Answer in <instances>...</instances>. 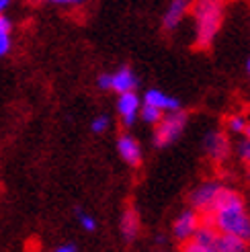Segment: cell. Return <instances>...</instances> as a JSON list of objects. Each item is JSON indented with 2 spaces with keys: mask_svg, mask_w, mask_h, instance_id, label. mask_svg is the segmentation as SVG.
<instances>
[{
  "mask_svg": "<svg viewBox=\"0 0 250 252\" xmlns=\"http://www.w3.org/2000/svg\"><path fill=\"white\" fill-rule=\"evenodd\" d=\"M47 2H56V4H76V0H47Z\"/></svg>",
  "mask_w": 250,
  "mask_h": 252,
  "instance_id": "23",
  "label": "cell"
},
{
  "mask_svg": "<svg viewBox=\"0 0 250 252\" xmlns=\"http://www.w3.org/2000/svg\"><path fill=\"white\" fill-rule=\"evenodd\" d=\"M185 125H187V113H183V109L164 113L162 119L154 125V144L158 148L170 146L181 137V133L185 131Z\"/></svg>",
  "mask_w": 250,
  "mask_h": 252,
  "instance_id": "3",
  "label": "cell"
},
{
  "mask_svg": "<svg viewBox=\"0 0 250 252\" xmlns=\"http://www.w3.org/2000/svg\"><path fill=\"white\" fill-rule=\"evenodd\" d=\"M142 100H144V103H150V105L158 107L160 111H164V113L181 111L183 109L179 98H174V96H170L166 93H162V91H158V88H150V91H146V94H144Z\"/></svg>",
  "mask_w": 250,
  "mask_h": 252,
  "instance_id": "11",
  "label": "cell"
},
{
  "mask_svg": "<svg viewBox=\"0 0 250 252\" xmlns=\"http://www.w3.org/2000/svg\"><path fill=\"white\" fill-rule=\"evenodd\" d=\"M121 234H123V240L125 242H133L137 234H140V218H137L135 209L127 207L121 218Z\"/></svg>",
  "mask_w": 250,
  "mask_h": 252,
  "instance_id": "13",
  "label": "cell"
},
{
  "mask_svg": "<svg viewBox=\"0 0 250 252\" xmlns=\"http://www.w3.org/2000/svg\"><path fill=\"white\" fill-rule=\"evenodd\" d=\"M203 148H205V154L214 160V162H223L230 152H232V146H230V140H228V135L223 133V131H209L205 135V140H203Z\"/></svg>",
  "mask_w": 250,
  "mask_h": 252,
  "instance_id": "6",
  "label": "cell"
},
{
  "mask_svg": "<svg viewBox=\"0 0 250 252\" xmlns=\"http://www.w3.org/2000/svg\"><path fill=\"white\" fill-rule=\"evenodd\" d=\"M56 250H58V252H76L78 248H76V244H62V246H58Z\"/></svg>",
  "mask_w": 250,
  "mask_h": 252,
  "instance_id": "22",
  "label": "cell"
},
{
  "mask_svg": "<svg viewBox=\"0 0 250 252\" xmlns=\"http://www.w3.org/2000/svg\"><path fill=\"white\" fill-rule=\"evenodd\" d=\"M191 15L195 23V45L207 49L221 29L223 0H193Z\"/></svg>",
  "mask_w": 250,
  "mask_h": 252,
  "instance_id": "2",
  "label": "cell"
},
{
  "mask_svg": "<svg viewBox=\"0 0 250 252\" xmlns=\"http://www.w3.org/2000/svg\"><path fill=\"white\" fill-rule=\"evenodd\" d=\"M107 127H109V117H107V115H98V117H94V121L91 123V129H93L94 133H103V131H107Z\"/></svg>",
  "mask_w": 250,
  "mask_h": 252,
  "instance_id": "20",
  "label": "cell"
},
{
  "mask_svg": "<svg viewBox=\"0 0 250 252\" xmlns=\"http://www.w3.org/2000/svg\"><path fill=\"white\" fill-rule=\"evenodd\" d=\"M162 115H164V111H160L158 107L150 105V103H144V100H142L140 115H137V117H142L144 123H148V125H156V123L162 119Z\"/></svg>",
  "mask_w": 250,
  "mask_h": 252,
  "instance_id": "15",
  "label": "cell"
},
{
  "mask_svg": "<svg viewBox=\"0 0 250 252\" xmlns=\"http://www.w3.org/2000/svg\"><path fill=\"white\" fill-rule=\"evenodd\" d=\"M246 125H248V119L244 115H240V113H234V115H230L226 119V129H228V133H234V135H244Z\"/></svg>",
  "mask_w": 250,
  "mask_h": 252,
  "instance_id": "16",
  "label": "cell"
},
{
  "mask_svg": "<svg viewBox=\"0 0 250 252\" xmlns=\"http://www.w3.org/2000/svg\"><path fill=\"white\" fill-rule=\"evenodd\" d=\"M199 223H201V216H199L195 209H187V211L181 213L177 220H174V223H172V236L183 244V242H187L195 234V230L199 228Z\"/></svg>",
  "mask_w": 250,
  "mask_h": 252,
  "instance_id": "7",
  "label": "cell"
},
{
  "mask_svg": "<svg viewBox=\"0 0 250 252\" xmlns=\"http://www.w3.org/2000/svg\"><path fill=\"white\" fill-rule=\"evenodd\" d=\"M236 152H238V158L244 162V164L250 166V137H244V140L238 144V148H236Z\"/></svg>",
  "mask_w": 250,
  "mask_h": 252,
  "instance_id": "18",
  "label": "cell"
},
{
  "mask_svg": "<svg viewBox=\"0 0 250 252\" xmlns=\"http://www.w3.org/2000/svg\"><path fill=\"white\" fill-rule=\"evenodd\" d=\"M135 86H137V76L129 68H121L115 74H111V91H115L117 94L135 91Z\"/></svg>",
  "mask_w": 250,
  "mask_h": 252,
  "instance_id": "12",
  "label": "cell"
},
{
  "mask_svg": "<svg viewBox=\"0 0 250 252\" xmlns=\"http://www.w3.org/2000/svg\"><path fill=\"white\" fill-rule=\"evenodd\" d=\"M191 4L193 0H170V4L164 10V17H162V25H164L166 31H174L179 25L185 21V17L191 12Z\"/></svg>",
  "mask_w": 250,
  "mask_h": 252,
  "instance_id": "9",
  "label": "cell"
},
{
  "mask_svg": "<svg viewBox=\"0 0 250 252\" xmlns=\"http://www.w3.org/2000/svg\"><path fill=\"white\" fill-rule=\"evenodd\" d=\"M78 221H80V225H82L86 232H94L96 230V221H94L93 216H89V213L78 211Z\"/></svg>",
  "mask_w": 250,
  "mask_h": 252,
  "instance_id": "19",
  "label": "cell"
},
{
  "mask_svg": "<svg viewBox=\"0 0 250 252\" xmlns=\"http://www.w3.org/2000/svg\"><path fill=\"white\" fill-rule=\"evenodd\" d=\"M221 187L223 185L218 183V181H205V183H201L199 187H195L191 197H189L191 207L199 213V216H205V213H209V209L214 207V203H216L218 193H219Z\"/></svg>",
  "mask_w": 250,
  "mask_h": 252,
  "instance_id": "5",
  "label": "cell"
},
{
  "mask_svg": "<svg viewBox=\"0 0 250 252\" xmlns=\"http://www.w3.org/2000/svg\"><path fill=\"white\" fill-rule=\"evenodd\" d=\"M218 234L219 232L211 223L201 221L199 228L195 230V234L187 242H183V250H187V252H216Z\"/></svg>",
  "mask_w": 250,
  "mask_h": 252,
  "instance_id": "4",
  "label": "cell"
},
{
  "mask_svg": "<svg viewBox=\"0 0 250 252\" xmlns=\"http://www.w3.org/2000/svg\"><path fill=\"white\" fill-rule=\"evenodd\" d=\"M140 107H142V98L137 96L135 91H127V93H121L119 100H117V113L123 121L125 127H131L135 123L137 115H140Z\"/></svg>",
  "mask_w": 250,
  "mask_h": 252,
  "instance_id": "8",
  "label": "cell"
},
{
  "mask_svg": "<svg viewBox=\"0 0 250 252\" xmlns=\"http://www.w3.org/2000/svg\"><path fill=\"white\" fill-rule=\"evenodd\" d=\"M96 84H98V88H103V91H111V74H101Z\"/></svg>",
  "mask_w": 250,
  "mask_h": 252,
  "instance_id": "21",
  "label": "cell"
},
{
  "mask_svg": "<svg viewBox=\"0 0 250 252\" xmlns=\"http://www.w3.org/2000/svg\"><path fill=\"white\" fill-rule=\"evenodd\" d=\"M246 74H248V78H250V58L246 60Z\"/></svg>",
  "mask_w": 250,
  "mask_h": 252,
  "instance_id": "25",
  "label": "cell"
},
{
  "mask_svg": "<svg viewBox=\"0 0 250 252\" xmlns=\"http://www.w3.org/2000/svg\"><path fill=\"white\" fill-rule=\"evenodd\" d=\"M8 33H10V21L0 15V56H4L8 52V47H10Z\"/></svg>",
  "mask_w": 250,
  "mask_h": 252,
  "instance_id": "17",
  "label": "cell"
},
{
  "mask_svg": "<svg viewBox=\"0 0 250 252\" xmlns=\"http://www.w3.org/2000/svg\"><path fill=\"white\" fill-rule=\"evenodd\" d=\"M248 250V240L234 234H218V244L216 252H246Z\"/></svg>",
  "mask_w": 250,
  "mask_h": 252,
  "instance_id": "14",
  "label": "cell"
},
{
  "mask_svg": "<svg viewBox=\"0 0 250 252\" xmlns=\"http://www.w3.org/2000/svg\"><path fill=\"white\" fill-rule=\"evenodd\" d=\"M8 6V0H0V15H2L4 12V8Z\"/></svg>",
  "mask_w": 250,
  "mask_h": 252,
  "instance_id": "24",
  "label": "cell"
},
{
  "mask_svg": "<svg viewBox=\"0 0 250 252\" xmlns=\"http://www.w3.org/2000/svg\"><path fill=\"white\" fill-rule=\"evenodd\" d=\"M117 152L119 156L127 162L129 166H140L142 164V146L133 135L123 133L117 140Z\"/></svg>",
  "mask_w": 250,
  "mask_h": 252,
  "instance_id": "10",
  "label": "cell"
},
{
  "mask_svg": "<svg viewBox=\"0 0 250 252\" xmlns=\"http://www.w3.org/2000/svg\"><path fill=\"white\" fill-rule=\"evenodd\" d=\"M248 179H250V172H248Z\"/></svg>",
  "mask_w": 250,
  "mask_h": 252,
  "instance_id": "26",
  "label": "cell"
},
{
  "mask_svg": "<svg viewBox=\"0 0 250 252\" xmlns=\"http://www.w3.org/2000/svg\"><path fill=\"white\" fill-rule=\"evenodd\" d=\"M201 221L211 223L219 234H234L250 242V216L240 193L221 187L214 207L201 216Z\"/></svg>",
  "mask_w": 250,
  "mask_h": 252,
  "instance_id": "1",
  "label": "cell"
}]
</instances>
